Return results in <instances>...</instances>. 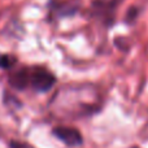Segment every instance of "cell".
Wrapping results in <instances>:
<instances>
[{
  "label": "cell",
  "instance_id": "cell-1",
  "mask_svg": "<svg viewBox=\"0 0 148 148\" xmlns=\"http://www.w3.org/2000/svg\"><path fill=\"white\" fill-rule=\"evenodd\" d=\"M27 79L38 91H47L55 83V77L48 70L42 68H35L31 72H27Z\"/></svg>",
  "mask_w": 148,
  "mask_h": 148
},
{
  "label": "cell",
  "instance_id": "cell-2",
  "mask_svg": "<svg viewBox=\"0 0 148 148\" xmlns=\"http://www.w3.org/2000/svg\"><path fill=\"white\" fill-rule=\"evenodd\" d=\"M53 133L60 140L69 147H77L82 144L81 133L73 127H56Z\"/></svg>",
  "mask_w": 148,
  "mask_h": 148
},
{
  "label": "cell",
  "instance_id": "cell-3",
  "mask_svg": "<svg viewBox=\"0 0 148 148\" xmlns=\"http://www.w3.org/2000/svg\"><path fill=\"white\" fill-rule=\"evenodd\" d=\"M12 147L13 148H30L26 146V144H22V143H12Z\"/></svg>",
  "mask_w": 148,
  "mask_h": 148
}]
</instances>
